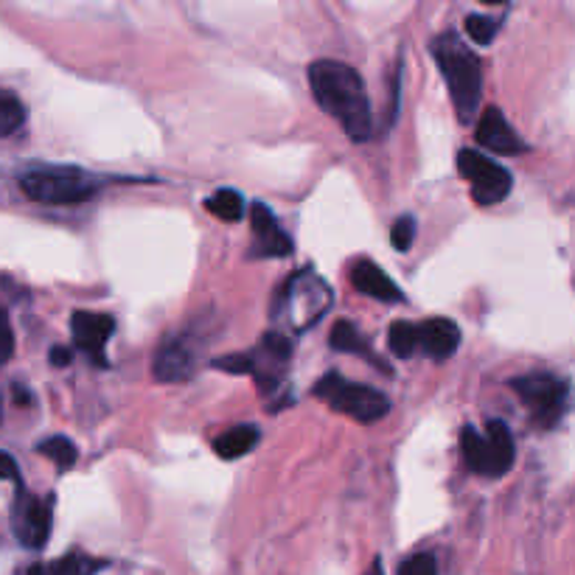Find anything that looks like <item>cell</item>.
Returning <instances> with one entry per match:
<instances>
[{
	"mask_svg": "<svg viewBox=\"0 0 575 575\" xmlns=\"http://www.w3.org/2000/svg\"><path fill=\"white\" fill-rule=\"evenodd\" d=\"M309 84L315 102L342 124L353 144H362L373 135V113L366 82L351 65L337 60H318L309 65Z\"/></svg>",
	"mask_w": 575,
	"mask_h": 575,
	"instance_id": "cell-1",
	"label": "cell"
},
{
	"mask_svg": "<svg viewBox=\"0 0 575 575\" xmlns=\"http://www.w3.org/2000/svg\"><path fill=\"white\" fill-rule=\"evenodd\" d=\"M432 57L450 84L452 104L461 121H472V115L478 113L480 93H483V71H480L478 54L469 51V45L455 31H446L432 42Z\"/></svg>",
	"mask_w": 575,
	"mask_h": 575,
	"instance_id": "cell-2",
	"label": "cell"
},
{
	"mask_svg": "<svg viewBox=\"0 0 575 575\" xmlns=\"http://www.w3.org/2000/svg\"><path fill=\"white\" fill-rule=\"evenodd\" d=\"M331 300H335V295L318 273L300 270L284 284L273 318L287 326L289 331H306L320 324V318L331 309Z\"/></svg>",
	"mask_w": 575,
	"mask_h": 575,
	"instance_id": "cell-3",
	"label": "cell"
},
{
	"mask_svg": "<svg viewBox=\"0 0 575 575\" xmlns=\"http://www.w3.org/2000/svg\"><path fill=\"white\" fill-rule=\"evenodd\" d=\"M20 188L42 205H79L102 188V181L76 166H29L20 174Z\"/></svg>",
	"mask_w": 575,
	"mask_h": 575,
	"instance_id": "cell-4",
	"label": "cell"
},
{
	"mask_svg": "<svg viewBox=\"0 0 575 575\" xmlns=\"http://www.w3.org/2000/svg\"><path fill=\"white\" fill-rule=\"evenodd\" d=\"M461 450L466 466L483 478H503L514 463V438L503 421H492L485 435L474 427H463Z\"/></svg>",
	"mask_w": 575,
	"mask_h": 575,
	"instance_id": "cell-5",
	"label": "cell"
},
{
	"mask_svg": "<svg viewBox=\"0 0 575 575\" xmlns=\"http://www.w3.org/2000/svg\"><path fill=\"white\" fill-rule=\"evenodd\" d=\"M315 393H318L320 399H326L331 410L351 415V419L362 421V424L384 419L390 410L388 396L368 388V384L346 382L340 373H326L318 382V388H315Z\"/></svg>",
	"mask_w": 575,
	"mask_h": 575,
	"instance_id": "cell-6",
	"label": "cell"
},
{
	"mask_svg": "<svg viewBox=\"0 0 575 575\" xmlns=\"http://www.w3.org/2000/svg\"><path fill=\"white\" fill-rule=\"evenodd\" d=\"M458 172L472 186V197L478 205L503 203L511 194V186H514L509 168L474 150L458 152Z\"/></svg>",
	"mask_w": 575,
	"mask_h": 575,
	"instance_id": "cell-7",
	"label": "cell"
},
{
	"mask_svg": "<svg viewBox=\"0 0 575 575\" xmlns=\"http://www.w3.org/2000/svg\"><path fill=\"white\" fill-rule=\"evenodd\" d=\"M511 388L520 393L525 408L534 413V419L542 427L556 424L562 419L564 408H567V384L553 373H527V377L514 379Z\"/></svg>",
	"mask_w": 575,
	"mask_h": 575,
	"instance_id": "cell-8",
	"label": "cell"
},
{
	"mask_svg": "<svg viewBox=\"0 0 575 575\" xmlns=\"http://www.w3.org/2000/svg\"><path fill=\"white\" fill-rule=\"evenodd\" d=\"M14 536L29 551L45 547L51 536V500H40L20 489L14 500Z\"/></svg>",
	"mask_w": 575,
	"mask_h": 575,
	"instance_id": "cell-9",
	"label": "cell"
},
{
	"mask_svg": "<svg viewBox=\"0 0 575 575\" xmlns=\"http://www.w3.org/2000/svg\"><path fill=\"white\" fill-rule=\"evenodd\" d=\"M289 362V340L284 335H264L261 346L250 353V373L258 379V388L273 390L281 382Z\"/></svg>",
	"mask_w": 575,
	"mask_h": 575,
	"instance_id": "cell-10",
	"label": "cell"
},
{
	"mask_svg": "<svg viewBox=\"0 0 575 575\" xmlns=\"http://www.w3.org/2000/svg\"><path fill=\"white\" fill-rule=\"evenodd\" d=\"M71 331H73V342H76V348H82L84 353H91L99 366L107 362V353H104V348H107L110 335L115 331L113 315L73 312Z\"/></svg>",
	"mask_w": 575,
	"mask_h": 575,
	"instance_id": "cell-11",
	"label": "cell"
},
{
	"mask_svg": "<svg viewBox=\"0 0 575 575\" xmlns=\"http://www.w3.org/2000/svg\"><path fill=\"white\" fill-rule=\"evenodd\" d=\"M478 144L494 155H520L527 146L497 107H489L478 121Z\"/></svg>",
	"mask_w": 575,
	"mask_h": 575,
	"instance_id": "cell-12",
	"label": "cell"
},
{
	"mask_svg": "<svg viewBox=\"0 0 575 575\" xmlns=\"http://www.w3.org/2000/svg\"><path fill=\"white\" fill-rule=\"evenodd\" d=\"M250 223H253V236H256V247L261 256L270 258H284L292 253V239L281 230L278 219L273 216V211L264 203H253L250 208Z\"/></svg>",
	"mask_w": 575,
	"mask_h": 575,
	"instance_id": "cell-13",
	"label": "cell"
},
{
	"mask_svg": "<svg viewBox=\"0 0 575 575\" xmlns=\"http://www.w3.org/2000/svg\"><path fill=\"white\" fill-rule=\"evenodd\" d=\"M351 284L360 289L362 295L382 300V304H399V300H402V289L396 287L393 278H390L382 267L368 261V258H360V261L351 267Z\"/></svg>",
	"mask_w": 575,
	"mask_h": 575,
	"instance_id": "cell-14",
	"label": "cell"
},
{
	"mask_svg": "<svg viewBox=\"0 0 575 575\" xmlns=\"http://www.w3.org/2000/svg\"><path fill=\"white\" fill-rule=\"evenodd\" d=\"M194 371V353L188 351L186 342L172 340L157 351L155 362H152V373L157 382H186Z\"/></svg>",
	"mask_w": 575,
	"mask_h": 575,
	"instance_id": "cell-15",
	"label": "cell"
},
{
	"mask_svg": "<svg viewBox=\"0 0 575 575\" xmlns=\"http://www.w3.org/2000/svg\"><path fill=\"white\" fill-rule=\"evenodd\" d=\"M419 346L435 360H450L461 346V329L446 318H432L419 326Z\"/></svg>",
	"mask_w": 575,
	"mask_h": 575,
	"instance_id": "cell-16",
	"label": "cell"
},
{
	"mask_svg": "<svg viewBox=\"0 0 575 575\" xmlns=\"http://www.w3.org/2000/svg\"><path fill=\"white\" fill-rule=\"evenodd\" d=\"M258 441H261V432H258V427L236 424V427H230L228 432H223V435L216 438L214 452L223 458V461H236V458H245L247 452L256 450Z\"/></svg>",
	"mask_w": 575,
	"mask_h": 575,
	"instance_id": "cell-17",
	"label": "cell"
},
{
	"mask_svg": "<svg viewBox=\"0 0 575 575\" xmlns=\"http://www.w3.org/2000/svg\"><path fill=\"white\" fill-rule=\"evenodd\" d=\"M104 567H107L104 558L84 556V553H68V556L54 558L49 564H34L29 569V575H96Z\"/></svg>",
	"mask_w": 575,
	"mask_h": 575,
	"instance_id": "cell-18",
	"label": "cell"
},
{
	"mask_svg": "<svg viewBox=\"0 0 575 575\" xmlns=\"http://www.w3.org/2000/svg\"><path fill=\"white\" fill-rule=\"evenodd\" d=\"M205 208L214 216H219L223 223H239L242 216H245V197L234 192V188H223V192L211 194L205 199Z\"/></svg>",
	"mask_w": 575,
	"mask_h": 575,
	"instance_id": "cell-19",
	"label": "cell"
},
{
	"mask_svg": "<svg viewBox=\"0 0 575 575\" xmlns=\"http://www.w3.org/2000/svg\"><path fill=\"white\" fill-rule=\"evenodd\" d=\"M37 452H40L42 458H49V461H54V466L60 469V472H68V469H71L73 463H76V458H79L76 444H73L71 438H65V435L45 438V441H40Z\"/></svg>",
	"mask_w": 575,
	"mask_h": 575,
	"instance_id": "cell-20",
	"label": "cell"
},
{
	"mask_svg": "<svg viewBox=\"0 0 575 575\" xmlns=\"http://www.w3.org/2000/svg\"><path fill=\"white\" fill-rule=\"evenodd\" d=\"M331 348H337V351H346V353H362V357H368L373 366H379V360L373 357V351L368 348V342L362 340L360 331L353 329L348 320L335 324V331H331Z\"/></svg>",
	"mask_w": 575,
	"mask_h": 575,
	"instance_id": "cell-21",
	"label": "cell"
},
{
	"mask_svg": "<svg viewBox=\"0 0 575 575\" xmlns=\"http://www.w3.org/2000/svg\"><path fill=\"white\" fill-rule=\"evenodd\" d=\"M25 124V107L12 91H0V138H9Z\"/></svg>",
	"mask_w": 575,
	"mask_h": 575,
	"instance_id": "cell-22",
	"label": "cell"
},
{
	"mask_svg": "<svg viewBox=\"0 0 575 575\" xmlns=\"http://www.w3.org/2000/svg\"><path fill=\"white\" fill-rule=\"evenodd\" d=\"M388 346H390V351L399 357V360H408V357H413L415 348H419V326L408 324V320H399V324H393L388 331Z\"/></svg>",
	"mask_w": 575,
	"mask_h": 575,
	"instance_id": "cell-23",
	"label": "cell"
},
{
	"mask_svg": "<svg viewBox=\"0 0 575 575\" xmlns=\"http://www.w3.org/2000/svg\"><path fill=\"white\" fill-rule=\"evenodd\" d=\"M500 23L492 18H483V14H469L466 18V31L478 45H489V42L497 37Z\"/></svg>",
	"mask_w": 575,
	"mask_h": 575,
	"instance_id": "cell-24",
	"label": "cell"
},
{
	"mask_svg": "<svg viewBox=\"0 0 575 575\" xmlns=\"http://www.w3.org/2000/svg\"><path fill=\"white\" fill-rule=\"evenodd\" d=\"M415 239V219L413 216H399L393 223V230H390V245L396 247V250H410V245H413Z\"/></svg>",
	"mask_w": 575,
	"mask_h": 575,
	"instance_id": "cell-25",
	"label": "cell"
},
{
	"mask_svg": "<svg viewBox=\"0 0 575 575\" xmlns=\"http://www.w3.org/2000/svg\"><path fill=\"white\" fill-rule=\"evenodd\" d=\"M399 575H438V564L432 553H415L399 567Z\"/></svg>",
	"mask_w": 575,
	"mask_h": 575,
	"instance_id": "cell-26",
	"label": "cell"
},
{
	"mask_svg": "<svg viewBox=\"0 0 575 575\" xmlns=\"http://www.w3.org/2000/svg\"><path fill=\"white\" fill-rule=\"evenodd\" d=\"M14 353V331L9 324V315L0 312V362L12 360Z\"/></svg>",
	"mask_w": 575,
	"mask_h": 575,
	"instance_id": "cell-27",
	"label": "cell"
},
{
	"mask_svg": "<svg viewBox=\"0 0 575 575\" xmlns=\"http://www.w3.org/2000/svg\"><path fill=\"white\" fill-rule=\"evenodd\" d=\"M0 480H12V483L20 485V469L18 461H14L9 452H0Z\"/></svg>",
	"mask_w": 575,
	"mask_h": 575,
	"instance_id": "cell-28",
	"label": "cell"
},
{
	"mask_svg": "<svg viewBox=\"0 0 575 575\" xmlns=\"http://www.w3.org/2000/svg\"><path fill=\"white\" fill-rule=\"evenodd\" d=\"M51 366H57V368L71 366V351H68V348H62V346L51 348Z\"/></svg>",
	"mask_w": 575,
	"mask_h": 575,
	"instance_id": "cell-29",
	"label": "cell"
},
{
	"mask_svg": "<svg viewBox=\"0 0 575 575\" xmlns=\"http://www.w3.org/2000/svg\"><path fill=\"white\" fill-rule=\"evenodd\" d=\"M366 575H382V562H379V558H373V564H371V569H368Z\"/></svg>",
	"mask_w": 575,
	"mask_h": 575,
	"instance_id": "cell-30",
	"label": "cell"
},
{
	"mask_svg": "<svg viewBox=\"0 0 575 575\" xmlns=\"http://www.w3.org/2000/svg\"><path fill=\"white\" fill-rule=\"evenodd\" d=\"M0 421H3V402H0Z\"/></svg>",
	"mask_w": 575,
	"mask_h": 575,
	"instance_id": "cell-31",
	"label": "cell"
}]
</instances>
